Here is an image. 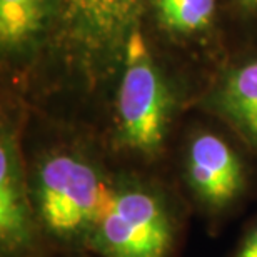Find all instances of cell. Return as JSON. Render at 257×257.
<instances>
[{"instance_id": "obj_2", "label": "cell", "mask_w": 257, "mask_h": 257, "mask_svg": "<svg viewBox=\"0 0 257 257\" xmlns=\"http://www.w3.org/2000/svg\"><path fill=\"white\" fill-rule=\"evenodd\" d=\"M200 92H191L152 52L137 27L125 44L124 62L99 128L115 167L169 172V159L179 136L177 124Z\"/></svg>"}, {"instance_id": "obj_1", "label": "cell", "mask_w": 257, "mask_h": 257, "mask_svg": "<svg viewBox=\"0 0 257 257\" xmlns=\"http://www.w3.org/2000/svg\"><path fill=\"white\" fill-rule=\"evenodd\" d=\"M50 122L32 132L25 120L24 157L32 202L55 255L89 254L114 186L115 166L95 127Z\"/></svg>"}, {"instance_id": "obj_4", "label": "cell", "mask_w": 257, "mask_h": 257, "mask_svg": "<svg viewBox=\"0 0 257 257\" xmlns=\"http://www.w3.org/2000/svg\"><path fill=\"white\" fill-rule=\"evenodd\" d=\"M214 124L192 122L179 132L167 169L192 215L212 235L257 192V156L222 122Z\"/></svg>"}, {"instance_id": "obj_12", "label": "cell", "mask_w": 257, "mask_h": 257, "mask_svg": "<svg viewBox=\"0 0 257 257\" xmlns=\"http://www.w3.org/2000/svg\"><path fill=\"white\" fill-rule=\"evenodd\" d=\"M74 257H94L92 254H79V255H74Z\"/></svg>"}, {"instance_id": "obj_11", "label": "cell", "mask_w": 257, "mask_h": 257, "mask_svg": "<svg viewBox=\"0 0 257 257\" xmlns=\"http://www.w3.org/2000/svg\"><path fill=\"white\" fill-rule=\"evenodd\" d=\"M240 7L245 10H255L257 9V0H237Z\"/></svg>"}, {"instance_id": "obj_8", "label": "cell", "mask_w": 257, "mask_h": 257, "mask_svg": "<svg viewBox=\"0 0 257 257\" xmlns=\"http://www.w3.org/2000/svg\"><path fill=\"white\" fill-rule=\"evenodd\" d=\"M60 0H0V45L4 60L19 74L39 52L49 20Z\"/></svg>"}, {"instance_id": "obj_7", "label": "cell", "mask_w": 257, "mask_h": 257, "mask_svg": "<svg viewBox=\"0 0 257 257\" xmlns=\"http://www.w3.org/2000/svg\"><path fill=\"white\" fill-rule=\"evenodd\" d=\"M197 109L229 127L257 156V54L220 67L205 82Z\"/></svg>"}, {"instance_id": "obj_5", "label": "cell", "mask_w": 257, "mask_h": 257, "mask_svg": "<svg viewBox=\"0 0 257 257\" xmlns=\"http://www.w3.org/2000/svg\"><path fill=\"white\" fill-rule=\"evenodd\" d=\"M144 0H60L59 57L67 85L85 95L109 92L120 74Z\"/></svg>"}, {"instance_id": "obj_10", "label": "cell", "mask_w": 257, "mask_h": 257, "mask_svg": "<svg viewBox=\"0 0 257 257\" xmlns=\"http://www.w3.org/2000/svg\"><path fill=\"white\" fill-rule=\"evenodd\" d=\"M227 257H257V214L245 224Z\"/></svg>"}, {"instance_id": "obj_6", "label": "cell", "mask_w": 257, "mask_h": 257, "mask_svg": "<svg viewBox=\"0 0 257 257\" xmlns=\"http://www.w3.org/2000/svg\"><path fill=\"white\" fill-rule=\"evenodd\" d=\"M29 105L7 99L0 117V257H57L45 240L30 195L24 157Z\"/></svg>"}, {"instance_id": "obj_9", "label": "cell", "mask_w": 257, "mask_h": 257, "mask_svg": "<svg viewBox=\"0 0 257 257\" xmlns=\"http://www.w3.org/2000/svg\"><path fill=\"white\" fill-rule=\"evenodd\" d=\"M157 22L174 39H199L215 17V0H154Z\"/></svg>"}, {"instance_id": "obj_3", "label": "cell", "mask_w": 257, "mask_h": 257, "mask_svg": "<svg viewBox=\"0 0 257 257\" xmlns=\"http://www.w3.org/2000/svg\"><path fill=\"white\" fill-rule=\"evenodd\" d=\"M192 210L169 172L115 167L94 257H184Z\"/></svg>"}]
</instances>
